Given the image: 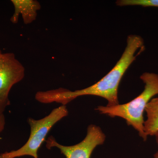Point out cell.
<instances>
[{
  "instance_id": "1",
  "label": "cell",
  "mask_w": 158,
  "mask_h": 158,
  "mask_svg": "<svg viewBox=\"0 0 158 158\" xmlns=\"http://www.w3.org/2000/svg\"><path fill=\"white\" fill-rule=\"evenodd\" d=\"M143 38L137 35H130L127 39V45L120 59L110 72L101 80L88 88L71 91L60 88L56 94L57 102L66 106L78 97L94 95L106 100V106H112L119 104L118 90L124 73L136 57L144 50Z\"/></svg>"
},
{
  "instance_id": "2",
  "label": "cell",
  "mask_w": 158,
  "mask_h": 158,
  "mask_svg": "<svg viewBox=\"0 0 158 158\" xmlns=\"http://www.w3.org/2000/svg\"><path fill=\"white\" fill-rule=\"evenodd\" d=\"M140 79L144 84V90L132 100L112 106H100L95 110L103 115L123 118L127 125L134 128L143 141H146L148 137L144 132V113L151 100L158 95V74L144 72Z\"/></svg>"
},
{
  "instance_id": "3",
  "label": "cell",
  "mask_w": 158,
  "mask_h": 158,
  "mask_svg": "<svg viewBox=\"0 0 158 158\" xmlns=\"http://www.w3.org/2000/svg\"><path fill=\"white\" fill-rule=\"evenodd\" d=\"M68 113L66 106L62 105L54 109L44 118L38 120L28 118L31 134L27 141L19 149L1 154L0 158H15L25 156L38 158L37 152L49 132L57 123L68 116Z\"/></svg>"
},
{
  "instance_id": "4",
  "label": "cell",
  "mask_w": 158,
  "mask_h": 158,
  "mask_svg": "<svg viewBox=\"0 0 158 158\" xmlns=\"http://www.w3.org/2000/svg\"><path fill=\"white\" fill-rule=\"evenodd\" d=\"M106 140V135L101 128L92 124L88 126L86 137L80 143L65 146L59 144L50 136L46 141V147L48 149L57 148L66 158H90L95 148L103 144Z\"/></svg>"
},
{
  "instance_id": "5",
  "label": "cell",
  "mask_w": 158,
  "mask_h": 158,
  "mask_svg": "<svg viewBox=\"0 0 158 158\" xmlns=\"http://www.w3.org/2000/svg\"><path fill=\"white\" fill-rule=\"evenodd\" d=\"M25 69L13 53L0 56V112L10 105L9 95L12 87L25 77Z\"/></svg>"
},
{
  "instance_id": "6",
  "label": "cell",
  "mask_w": 158,
  "mask_h": 158,
  "mask_svg": "<svg viewBox=\"0 0 158 158\" xmlns=\"http://www.w3.org/2000/svg\"><path fill=\"white\" fill-rule=\"evenodd\" d=\"M14 7V13L10 19L11 23H17L19 15L25 24H31L37 18V12L41 9L40 3L36 0H11Z\"/></svg>"
},
{
  "instance_id": "7",
  "label": "cell",
  "mask_w": 158,
  "mask_h": 158,
  "mask_svg": "<svg viewBox=\"0 0 158 158\" xmlns=\"http://www.w3.org/2000/svg\"><path fill=\"white\" fill-rule=\"evenodd\" d=\"M146 118L144 130L146 135L155 136L158 133V96L151 100L145 110Z\"/></svg>"
},
{
  "instance_id": "8",
  "label": "cell",
  "mask_w": 158,
  "mask_h": 158,
  "mask_svg": "<svg viewBox=\"0 0 158 158\" xmlns=\"http://www.w3.org/2000/svg\"><path fill=\"white\" fill-rule=\"evenodd\" d=\"M116 4L119 6H140L158 8V0H118Z\"/></svg>"
},
{
  "instance_id": "9",
  "label": "cell",
  "mask_w": 158,
  "mask_h": 158,
  "mask_svg": "<svg viewBox=\"0 0 158 158\" xmlns=\"http://www.w3.org/2000/svg\"><path fill=\"white\" fill-rule=\"evenodd\" d=\"M5 123H6V121H5L4 113L0 112V133L2 132L4 130Z\"/></svg>"
},
{
  "instance_id": "10",
  "label": "cell",
  "mask_w": 158,
  "mask_h": 158,
  "mask_svg": "<svg viewBox=\"0 0 158 158\" xmlns=\"http://www.w3.org/2000/svg\"><path fill=\"white\" fill-rule=\"evenodd\" d=\"M155 136L156 141L157 144L158 146V133Z\"/></svg>"
},
{
  "instance_id": "11",
  "label": "cell",
  "mask_w": 158,
  "mask_h": 158,
  "mask_svg": "<svg viewBox=\"0 0 158 158\" xmlns=\"http://www.w3.org/2000/svg\"><path fill=\"white\" fill-rule=\"evenodd\" d=\"M154 158H158V151L154 155Z\"/></svg>"
},
{
  "instance_id": "12",
  "label": "cell",
  "mask_w": 158,
  "mask_h": 158,
  "mask_svg": "<svg viewBox=\"0 0 158 158\" xmlns=\"http://www.w3.org/2000/svg\"><path fill=\"white\" fill-rule=\"evenodd\" d=\"M2 51H1V50L0 49V56H1V55H2Z\"/></svg>"
}]
</instances>
